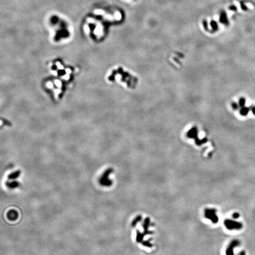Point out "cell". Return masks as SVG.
<instances>
[{
    "mask_svg": "<svg viewBox=\"0 0 255 255\" xmlns=\"http://www.w3.org/2000/svg\"><path fill=\"white\" fill-rule=\"evenodd\" d=\"M204 216L206 219L210 220L214 224L219 221V217L217 216V211L214 208H206L204 211Z\"/></svg>",
    "mask_w": 255,
    "mask_h": 255,
    "instance_id": "6da1fadb",
    "label": "cell"
},
{
    "mask_svg": "<svg viewBox=\"0 0 255 255\" xmlns=\"http://www.w3.org/2000/svg\"><path fill=\"white\" fill-rule=\"evenodd\" d=\"M113 172V170L112 168H109L105 171V172L103 174L102 176L100 178L99 182L100 184L105 187H109L112 184V181L108 178V177L112 172Z\"/></svg>",
    "mask_w": 255,
    "mask_h": 255,
    "instance_id": "7a4b0ae2",
    "label": "cell"
},
{
    "mask_svg": "<svg viewBox=\"0 0 255 255\" xmlns=\"http://www.w3.org/2000/svg\"><path fill=\"white\" fill-rule=\"evenodd\" d=\"M224 223L226 227L229 230H240L243 227V224L241 223L230 219L226 220Z\"/></svg>",
    "mask_w": 255,
    "mask_h": 255,
    "instance_id": "3957f363",
    "label": "cell"
},
{
    "mask_svg": "<svg viewBox=\"0 0 255 255\" xmlns=\"http://www.w3.org/2000/svg\"><path fill=\"white\" fill-rule=\"evenodd\" d=\"M240 242L238 240H233L230 242L226 250V255H234V248L237 247L240 245Z\"/></svg>",
    "mask_w": 255,
    "mask_h": 255,
    "instance_id": "277c9868",
    "label": "cell"
},
{
    "mask_svg": "<svg viewBox=\"0 0 255 255\" xmlns=\"http://www.w3.org/2000/svg\"><path fill=\"white\" fill-rule=\"evenodd\" d=\"M149 224H150V219L149 218H147V219L145 220L144 222H143L142 226L143 228V235H149V234H152L153 233V232L152 231H149L148 230V228H149Z\"/></svg>",
    "mask_w": 255,
    "mask_h": 255,
    "instance_id": "5b68a950",
    "label": "cell"
},
{
    "mask_svg": "<svg viewBox=\"0 0 255 255\" xmlns=\"http://www.w3.org/2000/svg\"><path fill=\"white\" fill-rule=\"evenodd\" d=\"M18 213L15 210H10L7 214V217L9 220L14 221L18 218Z\"/></svg>",
    "mask_w": 255,
    "mask_h": 255,
    "instance_id": "8992f818",
    "label": "cell"
},
{
    "mask_svg": "<svg viewBox=\"0 0 255 255\" xmlns=\"http://www.w3.org/2000/svg\"><path fill=\"white\" fill-rule=\"evenodd\" d=\"M20 173L21 171H20V170L15 171V172H13V173L10 174L8 175V178L9 179V180H14V179H16L20 176Z\"/></svg>",
    "mask_w": 255,
    "mask_h": 255,
    "instance_id": "52a82bcc",
    "label": "cell"
},
{
    "mask_svg": "<svg viewBox=\"0 0 255 255\" xmlns=\"http://www.w3.org/2000/svg\"><path fill=\"white\" fill-rule=\"evenodd\" d=\"M144 235L143 233H141L139 230H137V238H136V241L138 243H142L143 241Z\"/></svg>",
    "mask_w": 255,
    "mask_h": 255,
    "instance_id": "ba28073f",
    "label": "cell"
},
{
    "mask_svg": "<svg viewBox=\"0 0 255 255\" xmlns=\"http://www.w3.org/2000/svg\"><path fill=\"white\" fill-rule=\"evenodd\" d=\"M6 186L10 188H14L16 187H18L20 186V184L17 181H13V182H6Z\"/></svg>",
    "mask_w": 255,
    "mask_h": 255,
    "instance_id": "9c48e42d",
    "label": "cell"
},
{
    "mask_svg": "<svg viewBox=\"0 0 255 255\" xmlns=\"http://www.w3.org/2000/svg\"><path fill=\"white\" fill-rule=\"evenodd\" d=\"M141 220H142V217L141 216H137V217H136L135 219L132 221L131 226H132V227H135L136 225H137V223L139 222V221H140Z\"/></svg>",
    "mask_w": 255,
    "mask_h": 255,
    "instance_id": "30bf717a",
    "label": "cell"
},
{
    "mask_svg": "<svg viewBox=\"0 0 255 255\" xmlns=\"http://www.w3.org/2000/svg\"><path fill=\"white\" fill-rule=\"evenodd\" d=\"M142 243L143 246H146V247H151L152 246V245L151 243L149 241H148V240H147V241H143L142 242Z\"/></svg>",
    "mask_w": 255,
    "mask_h": 255,
    "instance_id": "8fae6325",
    "label": "cell"
},
{
    "mask_svg": "<svg viewBox=\"0 0 255 255\" xmlns=\"http://www.w3.org/2000/svg\"><path fill=\"white\" fill-rule=\"evenodd\" d=\"M239 214L238 213H235L234 214H233V217L234 219H238L239 217Z\"/></svg>",
    "mask_w": 255,
    "mask_h": 255,
    "instance_id": "7c38bea8",
    "label": "cell"
},
{
    "mask_svg": "<svg viewBox=\"0 0 255 255\" xmlns=\"http://www.w3.org/2000/svg\"><path fill=\"white\" fill-rule=\"evenodd\" d=\"M240 255H246V253H245V251H242V252H240Z\"/></svg>",
    "mask_w": 255,
    "mask_h": 255,
    "instance_id": "4fadbf2b",
    "label": "cell"
}]
</instances>
